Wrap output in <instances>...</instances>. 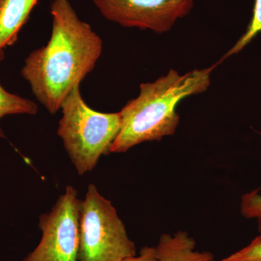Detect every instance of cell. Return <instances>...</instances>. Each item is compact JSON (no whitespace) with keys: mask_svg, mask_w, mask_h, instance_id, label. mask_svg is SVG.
<instances>
[{"mask_svg":"<svg viewBox=\"0 0 261 261\" xmlns=\"http://www.w3.org/2000/svg\"><path fill=\"white\" fill-rule=\"evenodd\" d=\"M76 86L67 96L58 135L79 174L92 171L110 148L121 128V114L100 113L89 108Z\"/></svg>","mask_w":261,"mask_h":261,"instance_id":"obj_3","label":"cell"},{"mask_svg":"<svg viewBox=\"0 0 261 261\" xmlns=\"http://www.w3.org/2000/svg\"><path fill=\"white\" fill-rule=\"evenodd\" d=\"M240 212L246 219L256 220L257 229L261 234V194L259 190L243 195L240 202Z\"/></svg>","mask_w":261,"mask_h":261,"instance_id":"obj_11","label":"cell"},{"mask_svg":"<svg viewBox=\"0 0 261 261\" xmlns=\"http://www.w3.org/2000/svg\"><path fill=\"white\" fill-rule=\"evenodd\" d=\"M123 261H159L156 254L155 247H144L138 256L128 257Z\"/></svg>","mask_w":261,"mask_h":261,"instance_id":"obj_13","label":"cell"},{"mask_svg":"<svg viewBox=\"0 0 261 261\" xmlns=\"http://www.w3.org/2000/svg\"><path fill=\"white\" fill-rule=\"evenodd\" d=\"M135 255V244L112 202L91 184L81 207L79 261H123Z\"/></svg>","mask_w":261,"mask_h":261,"instance_id":"obj_4","label":"cell"},{"mask_svg":"<svg viewBox=\"0 0 261 261\" xmlns=\"http://www.w3.org/2000/svg\"><path fill=\"white\" fill-rule=\"evenodd\" d=\"M82 202L74 187L67 186L51 210L39 216L42 239L23 261H79Z\"/></svg>","mask_w":261,"mask_h":261,"instance_id":"obj_5","label":"cell"},{"mask_svg":"<svg viewBox=\"0 0 261 261\" xmlns=\"http://www.w3.org/2000/svg\"><path fill=\"white\" fill-rule=\"evenodd\" d=\"M155 247L159 261H213L214 255L196 250L195 240L186 231L163 233Z\"/></svg>","mask_w":261,"mask_h":261,"instance_id":"obj_7","label":"cell"},{"mask_svg":"<svg viewBox=\"0 0 261 261\" xmlns=\"http://www.w3.org/2000/svg\"><path fill=\"white\" fill-rule=\"evenodd\" d=\"M49 42L25 59L22 76L37 100L55 114L72 89L94 69L102 54V41L81 20L69 0H53Z\"/></svg>","mask_w":261,"mask_h":261,"instance_id":"obj_1","label":"cell"},{"mask_svg":"<svg viewBox=\"0 0 261 261\" xmlns=\"http://www.w3.org/2000/svg\"><path fill=\"white\" fill-rule=\"evenodd\" d=\"M213 65L181 75L171 69L153 82L140 85L138 97L121 111V128L110 152L122 153L139 144L174 135L180 123L178 103L189 96L205 92L211 84Z\"/></svg>","mask_w":261,"mask_h":261,"instance_id":"obj_2","label":"cell"},{"mask_svg":"<svg viewBox=\"0 0 261 261\" xmlns=\"http://www.w3.org/2000/svg\"><path fill=\"white\" fill-rule=\"evenodd\" d=\"M4 57V49H0V62ZM37 111L35 102L7 92L0 84V119L8 115H35Z\"/></svg>","mask_w":261,"mask_h":261,"instance_id":"obj_9","label":"cell"},{"mask_svg":"<svg viewBox=\"0 0 261 261\" xmlns=\"http://www.w3.org/2000/svg\"><path fill=\"white\" fill-rule=\"evenodd\" d=\"M221 261H261V234L241 250L224 257Z\"/></svg>","mask_w":261,"mask_h":261,"instance_id":"obj_12","label":"cell"},{"mask_svg":"<svg viewBox=\"0 0 261 261\" xmlns=\"http://www.w3.org/2000/svg\"><path fill=\"white\" fill-rule=\"evenodd\" d=\"M39 0H0V49L13 45Z\"/></svg>","mask_w":261,"mask_h":261,"instance_id":"obj_8","label":"cell"},{"mask_svg":"<svg viewBox=\"0 0 261 261\" xmlns=\"http://www.w3.org/2000/svg\"><path fill=\"white\" fill-rule=\"evenodd\" d=\"M261 32V0H255L253 12L250 23L249 24L246 32L240 37L236 44L226 53L222 58V61L233 55L238 54L244 49L252 39L257 37V34Z\"/></svg>","mask_w":261,"mask_h":261,"instance_id":"obj_10","label":"cell"},{"mask_svg":"<svg viewBox=\"0 0 261 261\" xmlns=\"http://www.w3.org/2000/svg\"><path fill=\"white\" fill-rule=\"evenodd\" d=\"M213 261H215V260H213Z\"/></svg>","mask_w":261,"mask_h":261,"instance_id":"obj_14","label":"cell"},{"mask_svg":"<svg viewBox=\"0 0 261 261\" xmlns=\"http://www.w3.org/2000/svg\"><path fill=\"white\" fill-rule=\"evenodd\" d=\"M108 20L126 28L167 32L192 11L195 0H92Z\"/></svg>","mask_w":261,"mask_h":261,"instance_id":"obj_6","label":"cell"}]
</instances>
